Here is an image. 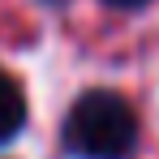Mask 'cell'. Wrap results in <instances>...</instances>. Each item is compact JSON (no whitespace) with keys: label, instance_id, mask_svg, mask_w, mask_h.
<instances>
[{"label":"cell","instance_id":"cell-1","mask_svg":"<svg viewBox=\"0 0 159 159\" xmlns=\"http://www.w3.org/2000/svg\"><path fill=\"white\" fill-rule=\"evenodd\" d=\"M138 142V116L116 90H86L65 116V146L78 159H125Z\"/></svg>","mask_w":159,"mask_h":159},{"label":"cell","instance_id":"cell-2","mask_svg":"<svg viewBox=\"0 0 159 159\" xmlns=\"http://www.w3.org/2000/svg\"><path fill=\"white\" fill-rule=\"evenodd\" d=\"M22 125H26V99H22L17 82L0 73V142H9Z\"/></svg>","mask_w":159,"mask_h":159},{"label":"cell","instance_id":"cell-3","mask_svg":"<svg viewBox=\"0 0 159 159\" xmlns=\"http://www.w3.org/2000/svg\"><path fill=\"white\" fill-rule=\"evenodd\" d=\"M107 4H116V9H138V4H146V0H107Z\"/></svg>","mask_w":159,"mask_h":159},{"label":"cell","instance_id":"cell-4","mask_svg":"<svg viewBox=\"0 0 159 159\" xmlns=\"http://www.w3.org/2000/svg\"><path fill=\"white\" fill-rule=\"evenodd\" d=\"M43 4H65V0H43Z\"/></svg>","mask_w":159,"mask_h":159}]
</instances>
